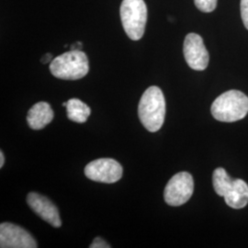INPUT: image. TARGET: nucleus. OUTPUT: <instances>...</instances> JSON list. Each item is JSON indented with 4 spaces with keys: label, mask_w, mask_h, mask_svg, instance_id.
<instances>
[{
    "label": "nucleus",
    "mask_w": 248,
    "mask_h": 248,
    "mask_svg": "<svg viewBox=\"0 0 248 248\" xmlns=\"http://www.w3.org/2000/svg\"><path fill=\"white\" fill-rule=\"evenodd\" d=\"M90 248H109L110 246L107 243L105 240L102 239L101 237H96L92 244L90 245Z\"/></svg>",
    "instance_id": "nucleus-16"
},
{
    "label": "nucleus",
    "mask_w": 248,
    "mask_h": 248,
    "mask_svg": "<svg viewBox=\"0 0 248 248\" xmlns=\"http://www.w3.org/2000/svg\"><path fill=\"white\" fill-rule=\"evenodd\" d=\"M122 165L112 158H99L90 162L85 168V175L90 180L112 184L123 177Z\"/></svg>",
    "instance_id": "nucleus-6"
},
{
    "label": "nucleus",
    "mask_w": 248,
    "mask_h": 248,
    "mask_svg": "<svg viewBox=\"0 0 248 248\" xmlns=\"http://www.w3.org/2000/svg\"><path fill=\"white\" fill-rule=\"evenodd\" d=\"M138 116L143 127L151 133L158 132L166 117V99L158 87L144 91L138 106Z\"/></svg>",
    "instance_id": "nucleus-1"
},
{
    "label": "nucleus",
    "mask_w": 248,
    "mask_h": 248,
    "mask_svg": "<svg viewBox=\"0 0 248 248\" xmlns=\"http://www.w3.org/2000/svg\"><path fill=\"white\" fill-rule=\"evenodd\" d=\"M241 16L245 27L248 30V0H241Z\"/></svg>",
    "instance_id": "nucleus-15"
},
{
    "label": "nucleus",
    "mask_w": 248,
    "mask_h": 248,
    "mask_svg": "<svg viewBox=\"0 0 248 248\" xmlns=\"http://www.w3.org/2000/svg\"><path fill=\"white\" fill-rule=\"evenodd\" d=\"M211 110L219 122H237L248 115V96L239 90H229L213 101Z\"/></svg>",
    "instance_id": "nucleus-2"
},
{
    "label": "nucleus",
    "mask_w": 248,
    "mask_h": 248,
    "mask_svg": "<svg viewBox=\"0 0 248 248\" xmlns=\"http://www.w3.org/2000/svg\"><path fill=\"white\" fill-rule=\"evenodd\" d=\"M232 180L233 179L229 177L225 169L222 168L215 169L213 175V187L215 192L218 195L223 197L229 189Z\"/></svg>",
    "instance_id": "nucleus-13"
},
{
    "label": "nucleus",
    "mask_w": 248,
    "mask_h": 248,
    "mask_svg": "<svg viewBox=\"0 0 248 248\" xmlns=\"http://www.w3.org/2000/svg\"><path fill=\"white\" fill-rule=\"evenodd\" d=\"M4 163H5V157H4L3 152L1 151V152H0V168H3Z\"/></svg>",
    "instance_id": "nucleus-18"
},
{
    "label": "nucleus",
    "mask_w": 248,
    "mask_h": 248,
    "mask_svg": "<svg viewBox=\"0 0 248 248\" xmlns=\"http://www.w3.org/2000/svg\"><path fill=\"white\" fill-rule=\"evenodd\" d=\"M38 247L33 236L22 227L10 223L0 224V248H36Z\"/></svg>",
    "instance_id": "nucleus-8"
},
{
    "label": "nucleus",
    "mask_w": 248,
    "mask_h": 248,
    "mask_svg": "<svg viewBox=\"0 0 248 248\" xmlns=\"http://www.w3.org/2000/svg\"><path fill=\"white\" fill-rule=\"evenodd\" d=\"M66 110L68 119L78 124L86 123L91 114L90 108L78 98L69 99L67 101Z\"/></svg>",
    "instance_id": "nucleus-12"
},
{
    "label": "nucleus",
    "mask_w": 248,
    "mask_h": 248,
    "mask_svg": "<svg viewBox=\"0 0 248 248\" xmlns=\"http://www.w3.org/2000/svg\"><path fill=\"white\" fill-rule=\"evenodd\" d=\"M52 59H53L52 54H51V53H46L45 56L42 58V60H41V61H42L43 63H48L50 61H53Z\"/></svg>",
    "instance_id": "nucleus-17"
},
{
    "label": "nucleus",
    "mask_w": 248,
    "mask_h": 248,
    "mask_svg": "<svg viewBox=\"0 0 248 248\" xmlns=\"http://www.w3.org/2000/svg\"><path fill=\"white\" fill-rule=\"evenodd\" d=\"M194 190L192 176L187 172H179L171 177L167 184L164 198L170 206H181L191 198Z\"/></svg>",
    "instance_id": "nucleus-5"
},
{
    "label": "nucleus",
    "mask_w": 248,
    "mask_h": 248,
    "mask_svg": "<svg viewBox=\"0 0 248 248\" xmlns=\"http://www.w3.org/2000/svg\"><path fill=\"white\" fill-rule=\"evenodd\" d=\"M27 203L34 213L53 227L59 228L62 225L57 207L45 196L31 192L27 196Z\"/></svg>",
    "instance_id": "nucleus-9"
},
{
    "label": "nucleus",
    "mask_w": 248,
    "mask_h": 248,
    "mask_svg": "<svg viewBox=\"0 0 248 248\" xmlns=\"http://www.w3.org/2000/svg\"><path fill=\"white\" fill-rule=\"evenodd\" d=\"M54 113L50 104L38 102L31 108L27 115V123L32 130H42L53 120Z\"/></svg>",
    "instance_id": "nucleus-10"
},
{
    "label": "nucleus",
    "mask_w": 248,
    "mask_h": 248,
    "mask_svg": "<svg viewBox=\"0 0 248 248\" xmlns=\"http://www.w3.org/2000/svg\"><path fill=\"white\" fill-rule=\"evenodd\" d=\"M121 19L127 36L138 41L144 34L147 7L143 0H124L120 9Z\"/></svg>",
    "instance_id": "nucleus-4"
},
{
    "label": "nucleus",
    "mask_w": 248,
    "mask_h": 248,
    "mask_svg": "<svg viewBox=\"0 0 248 248\" xmlns=\"http://www.w3.org/2000/svg\"><path fill=\"white\" fill-rule=\"evenodd\" d=\"M226 204L232 209H243L248 204V185L242 179H233L223 196Z\"/></svg>",
    "instance_id": "nucleus-11"
},
{
    "label": "nucleus",
    "mask_w": 248,
    "mask_h": 248,
    "mask_svg": "<svg viewBox=\"0 0 248 248\" xmlns=\"http://www.w3.org/2000/svg\"><path fill=\"white\" fill-rule=\"evenodd\" d=\"M81 48H82V44L77 43V44H75V45H73L72 50H81Z\"/></svg>",
    "instance_id": "nucleus-19"
},
{
    "label": "nucleus",
    "mask_w": 248,
    "mask_h": 248,
    "mask_svg": "<svg viewBox=\"0 0 248 248\" xmlns=\"http://www.w3.org/2000/svg\"><path fill=\"white\" fill-rule=\"evenodd\" d=\"M183 52L186 63L196 71H203L208 64L210 56L204 45L203 40L196 33H188L185 38Z\"/></svg>",
    "instance_id": "nucleus-7"
},
{
    "label": "nucleus",
    "mask_w": 248,
    "mask_h": 248,
    "mask_svg": "<svg viewBox=\"0 0 248 248\" xmlns=\"http://www.w3.org/2000/svg\"><path fill=\"white\" fill-rule=\"evenodd\" d=\"M218 0H194L195 6L204 13L213 12L216 9Z\"/></svg>",
    "instance_id": "nucleus-14"
},
{
    "label": "nucleus",
    "mask_w": 248,
    "mask_h": 248,
    "mask_svg": "<svg viewBox=\"0 0 248 248\" xmlns=\"http://www.w3.org/2000/svg\"><path fill=\"white\" fill-rule=\"evenodd\" d=\"M50 71L53 77L60 79L83 78L89 71V58L81 50H71L53 59Z\"/></svg>",
    "instance_id": "nucleus-3"
}]
</instances>
